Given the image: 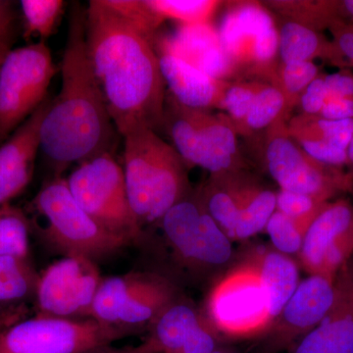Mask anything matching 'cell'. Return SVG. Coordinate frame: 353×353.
Instances as JSON below:
<instances>
[{"mask_svg": "<svg viewBox=\"0 0 353 353\" xmlns=\"http://www.w3.org/2000/svg\"><path fill=\"white\" fill-rule=\"evenodd\" d=\"M57 73L44 41L9 51L0 67V143L48 99Z\"/></svg>", "mask_w": 353, "mask_h": 353, "instance_id": "30bf717a", "label": "cell"}, {"mask_svg": "<svg viewBox=\"0 0 353 353\" xmlns=\"http://www.w3.org/2000/svg\"><path fill=\"white\" fill-rule=\"evenodd\" d=\"M163 127L187 166H199L211 176L240 171L236 130L232 124L181 105L172 97L165 104Z\"/></svg>", "mask_w": 353, "mask_h": 353, "instance_id": "ba28073f", "label": "cell"}, {"mask_svg": "<svg viewBox=\"0 0 353 353\" xmlns=\"http://www.w3.org/2000/svg\"><path fill=\"white\" fill-rule=\"evenodd\" d=\"M20 3L26 38H39L41 41L54 32L66 6L62 0H22Z\"/></svg>", "mask_w": 353, "mask_h": 353, "instance_id": "f546056e", "label": "cell"}, {"mask_svg": "<svg viewBox=\"0 0 353 353\" xmlns=\"http://www.w3.org/2000/svg\"><path fill=\"white\" fill-rule=\"evenodd\" d=\"M328 99L324 75H319L306 88L299 101L303 114L309 116H319L323 106Z\"/></svg>", "mask_w": 353, "mask_h": 353, "instance_id": "8d00e7d4", "label": "cell"}, {"mask_svg": "<svg viewBox=\"0 0 353 353\" xmlns=\"http://www.w3.org/2000/svg\"><path fill=\"white\" fill-rule=\"evenodd\" d=\"M211 353H236L234 352L233 350H228V348H225L224 347H218L217 350H214V352Z\"/></svg>", "mask_w": 353, "mask_h": 353, "instance_id": "7dc6e473", "label": "cell"}, {"mask_svg": "<svg viewBox=\"0 0 353 353\" xmlns=\"http://www.w3.org/2000/svg\"><path fill=\"white\" fill-rule=\"evenodd\" d=\"M158 57L165 85L179 104L199 110L224 109L231 83L217 80L166 51L160 50Z\"/></svg>", "mask_w": 353, "mask_h": 353, "instance_id": "ffe728a7", "label": "cell"}, {"mask_svg": "<svg viewBox=\"0 0 353 353\" xmlns=\"http://www.w3.org/2000/svg\"><path fill=\"white\" fill-rule=\"evenodd\" d=\"M223 339H260L274 317L270 299L256 268L241 259L213 284L203 309Z\"/></svg>", "mask_w": 353, "mask_h": 353, "instance_id": "5b68a950", "label": "cell"}, {"mask_svg": "<svg viewBox=\"0 0 353 353\" xmlns=\"http://www.w3.org/2000/svg\"><path fill=\"white\" fill-rule=\"evenodd\" d=\"M343 16H352L353 17V0H345L341 1Z\"/></svg>", "mask_w": 353, "mask_h": 353, "instance_id": "f6af8a7d", "label": "cell"}, {"mask_svg": "<svg viewBox=\"0 0 353 353\" xmlns=\"http://www.w3.org/2000/svg\"><path fill=\"white\" fill-rule=\"evenodd\" d=\"M14 15L10 1L0 0V46H10Z\"/></svg>", "mask_w": 353, "mask_h": 353, "instance_id": "60d3db41", "label": "cell"}, {"mask_svg": "<svg viewBox=\"0 0 353 353\" xmlns=\"http://www.w3.org/2000/svg\"><path fill=\"white\" fill-rule=\"evenodd\" d=\"M331 309L290 353H353V256L336 275Z\"/></svg>", "mask_w": 353, "mask_h": 353, "instance_id": "d6986e66", "label": "cell"}, {"mask_svg": "<svg viewBox=\"0 0 353 353\" xmlns=\"http://www.w3.org/2000/svg\"><path fill=\"white\" fill-rule=\"evenodd\" d=\"M2 307H6V306L0 305V309ZM12 318V315L6 314V312H0V327L6 329L7 327L11 326L14 323H16L13 320H10Z\"/></svg>", "mask_w": 353, "mask_h": 353, "instance_id": "7bdbcfd3", "label": "cell"}, {"mask_svg": "<svg viewBox=\"0 0 353 353\" xmlns=\"http://www.w3.org/2000/svg\"><path fill=\"white\" fill-rule=\"evenodd\" d=\"M4 328H1V327H0V334H1V332L3 331Z\"/></svg>", "mask_w": 353, "mask_h": 353, "instance_id": "c3c4849f", "label": "cell"}, {"mask_svg": "<svg viewBox=\"0 0 353 353\" xmlns=\"http://www.w3.org/2000/svg\"><path fill=\"white\" fill-rule=\"evenodd\" d=\"M241 259L250 262L259 272L275 319L301 283L299 263L292 256L265 246L250 248Z\"/></svg>", "mask_w": 353, "mask_h": 353, "instance_id": "7402d4cb", "label": "cell"}, {"mask_svg": "<svg viewBox=\"0 0 353 353\" xmlns=\"http://www.w3.org/2000/svg\"><path fill=\"white\" fill-rule=\"evenodd\" d=\"M285 115V99L275 85H262L246 116L243 131H261L270 128Z\"/></svg>", "mask_w": 353, "mask_h": 353, "instance_id": "4dcf8cb0", "label": "cell"}, {"mask_svg": "<svg viewBox=\"0 0 353 353\" xmlns=\"http://www.w3.org/2000/svg\"><path fill=\"white\" fill-rule=\"evenodd\" d=\"M168 279L150 272H130L102 279L90 318L132 334L152 323L178 297Z\"/></svg>", "mask_w": 353, "mask_h": 353, "instance_id": "52a82bcc", "label": "cell"}, {"mask_svg": "<svg viewBox=\"0 0 353 353\" xmlns=\"http://www.w3.org/2000/svg\"><path fill=\"white\" fill-rule=\"evenodd\" d=\"M94 260L64 256L39 274L36 299L38 314L85 319L102 281Z\"/></svg>", "mask_w": 353, "mask_h": 353, "instance_id": "5bb4252c", "label": "cell"}, {"mask_svg": "<svg viewBox=\"0 0 353 353\" xmlns=\"http://www.w3.org/2000/svg\"><path fill=\"white\" fill-rule=\"evenodd\" d=\"M276 211V192L248 181L241 196L232 241H246L264 232Z\"/></svg>", "mask_w": 353, "mask_h": 353, "instance_id": "d4e9b609", "label": "cell"}, {"mask_svg": "<svg viewBox=\"0 0 353 353\" xmlns=\"http://www.w3.org/2000/svg\"><path fill=\"white\" fill-rule=\"evenodd\" d=\"M66 181L79 205L101 227L132 243L141 238L143 229L132 213L124 169L112 153L79 164Z\"/></svg>", "mask_w": 353, "mask_h": 353, "instance_id": "9c48e42d", "label": "cell"}, {"mask_svg": "<svg viewBox=\"0 0 353 353\" xmlns=\"http://www.w3.org/2000/svg\"><path fill=\"white\" fill-rule=\"evenodd\" d=\"M128 196L141 229L158 224L192 190L187 164L154 130L139 127L123 134Z\"/></svg>", "mask_w": 353, "mask_h": 353, "instance_id": "3957f363", "label": "cell"}, {"mask_svg": "<svg viewBox=\"0 0 353 353\" xmlns=\"http://www.w3.org/2000/svg\"><path fill=\"white\" fill-rule=\"evenodd\" d=\"M85 39L92 69L121 136L163 127L166 90L150 36L113 0H92L85 10Z\"/></svg>", "mask_w": 353, "mask_h": 353, "instance_id": "6da1fadb", "label": "cell"}, {"mask_svg": "<svg viewBox=\"0 0 353 353\" xmlns=\"http://www.w3.org/2000/svg\"><path fill=\"white\" fill-rule=\"evenodd\" d=\"M328 99L353 101V73L347 68L336 73L324 75Z\"/></svg>", "mask_w": 353, "mask_h": 353, "instance_id": "74e56055", "label": "cell"}, {"mask_svg": "<svg viewBox=\"0 0 353 353\" xmlns=\"http://www.w3.org/2000/svg\"><path fill=\"white\" fill-rule=\"evenodd\" d=\"M30 209L39 236L64 256H83L95 261L132 243L95 222L79 205L62 176L57 175L44 183Z\"/></svg>", "mask_w": 353, "mask_h": 353, "instance_id": "277c9868", "label": "cell"}, {"mask_svg": "<svg viewBox=\"0 0 353 353\" xmlns=\"http://www.w3.org/2000/svg\"><path fill=\"white\" fill-rule=\"evenodd\" d=\"M180 57L203 73L227 81L238 69L223 50L219 34L210 23L182 25L175 36L161 43V50Z\"/></svg>", "mask_w": 353, "mask_h": 353, "instance_id": "44dd1931", "label": "cell"}, {"mask_svg": "<svg viewBox=\"0 0 353 353\" xmlns=\"http://www.w3.org/2000/svg\"><path fill=\"white\" fill-rule=\"evenodd\" d=\"M319 116L327 120H352L353 119V101L328 99L323 106Z\"/></svg>", "mask_w": 353, "mask_h": 353, "instance_id": "ab89813d", "label": "cell"}, {"mask_svg": "<svg viewBox=\"0 0 353 353\" xmlns=\"http://www.w3.org/2000/svg\"><path fill=\"white\" fill-rule=\"evenodd\" d=\"M221 44L238 72L273 74L279 54V30L270 13L255 2L234 4L225 14L219 30Z\"/></svg>", "mask_w": 353, "mask_h": 353, "instance_id": "4fadbf2b", "label": "cell"}, {"mask_svg": "<svg viewBox=\"0 0 353 353\" xmlns=\"http://www.w3.org/2000/svg\"><path fill=\"white\" fill-rule=\"evenodd\" d=\"M150 17L161 25L164 20H173L181 25L209 23L221 2L214 0H143Z\"/></svg>", "mask_w": 353, "mask_h": 353, "instance_id": "83f0119b", "label": "cell"}, {"mask_svg": "<svg viewBox=\"0 0 353 353\" xmlns=\"http://www.w3.org/2000/svg\"><path fill=\"white\" fill-rule=\"evenodd\" d=\"M262 87L259 83H230L224 99V109L233 121L232 126L241 129L257 92Z\"/></svg>", "mask_w": 353, "mask_h": 353, "instance_id": "e575fe53", "label": "cell"}, {"mask_svg": "<svg viewBox=\"0 0 353 353\" xmlns=\"http://www.w3.org/2000/svg\"><path fill=\"white\" fill-rule=\"evenodd\" d=\"M336 279L309 275L301 281L292 296L259 339L260 353H281L310 333L322 321L336 296Z\"/></svg>", "mask_w": 353, "mask_h": 353, "instance_id": "2e32d148", "label": "cell"}, {"mask_svg": "<svg viewBox=\"0 0 353 353\" xmlns=\"http://www.w3.org/2000/svg\"><path fill=\"white\" fill-rule=\"evenodd\" d=\"M294 141H322L347 150L353 137V119L327 120L320 116L301 115L290 120L287 127Z\"/></svg>", "mask_w": 353, "mask_h": 353, "instance_id": "4316f807", "label": "cell"}, {"mask_svg": "<svg viewBox=\"0 0 353 353\" xmlns=\"http://www.w3.org/2000/svg\"><path fill=\"white\" fill-rule=\"evenodd\" d=\"M279 55L282 64L320 58L341 69L350 67L333 41L296 21L285 23L279 30Z\"/></svg>", "mask_w": 353, "mask_h": 353, "instance_id": "603a6c76", "label": "cell"}, {"mask_svg": "<svg viewBox=\"0 0 353 353\" xmlns=\"http://www.w3.org/2000/svg\"><path fill=\"white\" fill-rule=\"evenodd\" d=\"M296 143L307 153L309 157L320 163L341 169L343 166L348 165L347 150H343L339 146L326 141H308V139L296 141Z\"/></svg>", "mask_w": 353, "mask_h": 353, "instance_id": "d590c367", "label": "cell"}, {"mask_svg": "<svg viewBox=\"0 0 353 353\" xmlns=\"http://www.w3.org/2000/svg\"><path fill=\"white\" fill-rule=\"evenodd\" d=\"M39 274L29 257L0 256V305H12L34 297Z\"/></svg>", "mask_w": 353, "mask_h": 353, "instance_id": "484cf974", "label": "cell"}, {"mask_svg": "<svg viewBox=\"0 0 353 353\" xmlns=\"http://www.w3.org/2000/svg\"><path fill=\"white\" fill-rule=\"evenodd\" d=\"M148 329V339L158 353H211L224 340L203 310L179 296Z\"/></svg>", "mask_w": 353, "mask_h": 353, "instance_id": "e0dca14e", "label": "cell"}, {"mask_svg": "<svg viewBox=\"0 0 353 353\" xmlns=\"http://www.w3.org/2000/svg\"><path fill=\"white\" fill-rule=\"evenodd\" d=\"M83 353H158L157 348L152 345V341L146 340L138 347H112L109 345H103L88 350Z\"/></svg>", "mask_w": 353, "mask_h": 353, "instance_id": "b9f144b4", "label": "cell"}, {"mask_svg": "<svg viewBox=\"0 0 353 353\" xmlns=\"http://www.w3.org/2000/svg\"><path fill=\"white\" fill-rule=\"evenodd\" d=\"M328 29L333 34V41L347 60L350 67H353V23L345 19L334 20Z\"/></svg>", "mask_w": 353, "mask_h": 353, "instance_id": "f35d334b", "label": "cell"}, {"mask_svg": "<svg viewBox=\"0 0 353 353\" xmlns=\"http://www.w3.org/2000/svg\"><path fill=\"white\" fill-rule=\"evenodd\" d=\"M61 88L41 127V150L58 176L67 167L111 152L116 139L108 104L92 69L85 10L75 4L61 63Z\"/></svg>", "mask_w": 353, "mask_h": 353, "instance_id": "7a4b0ae2", "label": "cell"}, {"mask_svg": "<svg viewBox=\"0 0 353 353\" xmlns=\"http://www.w3.org/2000/svg\"><path fill=\"white\" fill-rule=\"evenodd\" d=\"M157 225L173 259L194 277L222 270L234 259L233 241L208 214L196 192L169 209Z\"/></svg>", "mask_w": 353, "mask_h": 353, "instance_id": "8992f818", "label": "cell"}, {"mask_svg": "<svg viewBox=\"0 0 353 353\" xmlns=\"http://www.w3.org/2000/svg\"><path fill=\"white\" fill-rule=\"evenodd\" d=\"M329 201L299 192L279 190L276 192V210L289 216L292 219L310 225Z\"/></svg>", "mask_w": 353, "mask_h": 353, "instance_id": "836d02e7", "label": "cell"}, {"mask_svg": "<svg viewBox=\"0 0 353 353\" xmlns=\"http://www.w3.org/2000/svg\"><path fill=\"white\" fill-rule=\"evenodd\" d=\"M10 51V46H0V67L3 63L4 59H6V55L8 54Z\"/></svg>", "mask_w": 353, "mask_h": 353, "instance_id": "bcb514c9", "label": "cell"}, {"mask_svg": "<svg viewBox=\"0 0 353 353\" xmlns=\"http://www.w3.org/2000/svg\"><path fill=\"white\" fill-rule=\"evenodd\" d=\"M48 97L41 106L0 146V206L19 196L34 176L41 150V127L51 103Z\"/></svg>", "mask_w": 353, "mask_h": 353, "instance_id": "ac0fdd59", "label": "cell"}, {"mask_svg": "<svg viewBox=\"0 0 353 353\" xmlns=\"http://www.w3.org/2000/svg\"><path fill=\"white\" fill-rule=\"evenodd\" d=\"M31 224L27 213L11 203L0 206V256L29 257Z\"/></svg>", "mask_w": 353, "mask_h": 353, "instance_id": "f1b7e54d", "label": "cell"}, {"mask_svg": "<svg viewBox=\"0 0 353 353\" xmlns=\"http://www.w3.org/2000/svg\"><path fill=\"white\" fill-rule=\"evenodd\" d=\"M319 68L314 62L299 61L282 64L275 87L284 94L285 115L301 99L306 88L319 76Z\"/></svg>", "mask_w": 353, "mask_h": 353, "instance_id": "d6a6232c", "label": "cell"}, {"mask_svg": "<svg viewBox=\"0 0 353 353\" xmlns=\"http://www.w3.org/2000/svg\"><path fill=\"white\" fill-rule=\"evenodd\" d=\"M347 158H348V168L350 170L347 173L350 174V176L353 179V137L352 141H350V145L347 148Z\"/></svg>", "mask_w": 353, "mask_h": 353, "instance_id": "ee69618b", "label": "cell"}, {"mask_svg": "<svg viewBox=\"0 0 353 353\" xmlns=\"http://www.w3.org/2000/svg\"><path fill=\"white\" fill-rule=\"evenodd\" d=\"M132 334L92 318L66 319L37 314L1 332L0 353H83Z\"/></svg>", "mask_w": 353, "mask_h": 353, "instance_id": "8fae6325", "label": "cell"}, {"mask_svg": "<svg viewBox=\"0 0 353 353\" xmlns=\"http://www.w3.org/2000/svg\"><path fill=\"white\" fill-rule=\"evenodd\" d=\"M248 182L240 171L211 176L196 192L203 208L230 240L236 228L241 196Z\"/></svg>", "mask_w": 353, "mask_h": 353, "instance_id": "cb8c5ba5", "label": "cell"}, {"mask_svg": "<svg viewBox=\"0 0 353 353\" xmlns=\"http://www.w3.org/2000/svg\"><path fill=\"white\" fill-rule=\"evenodd\" d=\"M353 256V204L347 199L329 201L309 226L299 255L308 275L336 279Z\"/></svg>", "mask_w": 353, "mask_h": 353, "instance_id": "9a60e30c", "label": "cell"}, {"mask_svg": "<svg viewBox=\"0 0 353 353\" xmlns=\"http://www.w3.org/2000/svg\"><path fill=\"white\" fill-rule=\"evenodd\" d=\"M266 146V167L281 190L331 201L341 192H353V179L341 168L309 157L288 132L284 120L272 125Z\"/></svg>", "mask_w": 353, "mask_h": 353, "instance_id": "7c38bea8", "label": "cell"}, {"mask_svg": "<svg viewBox=\"0 0 353 353\" xmlns=\"http://www.w3.org/2000/svg\"><path fill=\"white\" fill-rule=\"evenodd\" d=\"M309 226L310 225L292 219L276 210L267 223L264 232L268 234L274 250L289 256H297Z\"/></svg>", "mask_w": 353, "mask_h": 353, "instance_id": "1f68e13d", "label": "cell"}]
</instances>
